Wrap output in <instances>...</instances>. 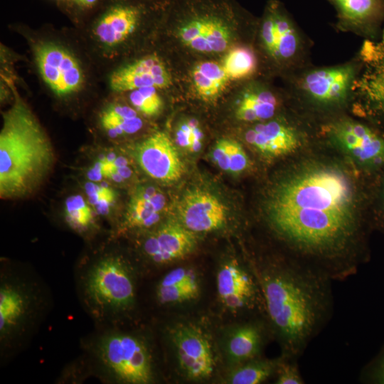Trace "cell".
Returning <instances> with one entry per match:
<instances>
[{
	"label": "cell",
	"instance_id": "6da1fadb",
	"mask_svg": "<svg viewBox=\"0 0 384 384\" xmlns=\"http://www.w3.org/2000/svg\"><path fill=\"white\" fill-rule=\"evenodd\" d=\"M266 210L285 241L321 259L341 257L358 230L353 182L334 164H309L286 176L271 191Z\"/></svg>",
	"mask_w": 384,
	"mask_h": 384
},
{
	"label": "cell",
	"instance_id": "7a4b0ae2",
	"mask_svg": "<svg viewBox=\"0 0 384 384\" xmlns=\"http://www.w3.org/2000/svg\"><path fill=\"white\" fill-rule=\"evenodd\" d=\"M329 274L295 264L261 272L268 316L287 358L295 357L318 332L329 312Z\"/></svg>",
	"mask_w": 384,
	"mask_h": 384
},
{
	"label": "cell",
	"instance_id": "3957f363",
	"mask_svg": "<svg viewBox=\"0 0 384 384\" xmlns=\"http://www.w3.org/2000/svg\"><path fill=\"white\" fill-rule=\"evenodd\" d=\"M139 272L122 252L100 247L76 263V297L94 326L128 324L137 307Z\"/></svg>",
	"mask_w": 384,
	"mask_h": 384
},
{
	"label": "cell",
	"instance_id": "277c9868",
	"mask_svg": "<svg viewBox=\"0 0 384 384\" xmlns=\"http://www.w3.org/2000/svg\"><path fill=\"white\" fill-rule=\"evenodd\" d=\"M52 144L26 104L16 97L3 114L0 132V197L26 196L42 183L54 163Z\"/></svg>",
	"mask_w": 384,
	"mask_h": 384
},
{
	"label": "cell",
	"instance_id": "5b68a950",
	"mask_svg": "<svg viewBox=\"0 0 384 384\" xmlns=\"http://www.w3.org/2000/svg\"><path fill=\"white\" fill-rule=\"evenodd\" d=\"M53 306L52 292L31 267L2 260L0 266V365L30 346Z\"/></svg>",
	"mask_w": 384,
	"mask_h": 384
},
{
	"label": "cell",
	"instance_id": "8992f818",
	"mask_svg": "<svg viewBox=\"0 0 384 384\" xmlns=\"http://www.w3.org/2000/svg\"><path fill=\"white\" fill-rule=\"evenodd\" d=\"M128 324L94 326L81 337L80 353L103 384H149L155 380L154 355L146 335Z\"/></svg>",
	"mask_w": 384,
	"mask_h": 384
},
{
	"label": "cell",
	"instance_id": "52a82bcc",
	"mask_svg": "<svg viewBox=\"0 0 384 384\" xmlns=\"http://www.w3.org/2000/svg\"><path fill=\"white\" fill-rule=\"evenodd\" d=\"M361 68L356 53L344 62L330 65L313 63L282 78L289 106L300 114L320 116L322 122L351 107L353 88ZM321 122V123H322Z\"/></svg>",
	"mask_w": 384,
	"mask_h": 384
},
{
	"label": "cell",
	"instance_id": "ba28073f",
	"mask_svg": "<svg viewBox=\"0 0 384 384\" xmlns=\"http://www.w3.org/2000/svg\"><path fill=\"white\" fill-rule=\"evenodd\" d=\"M257 37L265 60L281 78L312 63V41L278 0L267 2Z\"/></svg>",
	"mask_w": 384,
	"mask_h": 384
},
{
	"label": "cell",
	"instance_id": "9c48e42d",
	"mask_svg": "<svg viewBox=\"0 0 384 384\" xmlns=\"http://www.w3.org/2000/svg\"><path fill=\"white\" fill-rule=\"evenodd\" d=\"M169 0H105L86 21L94 42L105 53L119 48L153 14L164 9Z\"/></svg>",
	"mask_w": 384,
	"mask_h": 384
},
{
	"label": "cell",
	"instance_id": "30bf717a",
	"mask_svg": "<svg viewBox=\"0 0 384 384\" xmlns=\"http://www.w3.org/2000/svg\"><path fill=\"white\" fill-rule=\"evenodd\" d=\"M38 73L49 90L66 99L81 92L87 76L82 63L65 45L55 41H41L33 47Z\"/></svg>",
	"mask_w": 384,
	"mask_h": 384
},
{
	"label": "cell",
	"instance_id": "8fae6325",
	"mask_svg": "<svg viewBox=\"0 0 384 384\" xmlns=\"http://www.w3.org/2000/svg\"><path fill=\"white\" fill-rule=\"evenodd\" d=\"M321 132L359 164L384 163V138L368 125L343 113L320 124Z\"/></svg>",
	"mask_w": 384,
	"mask_h": 384
},
{
	"label": "cell",
	"instance_id": "7c38bea8",
	"mask_svg": "<svg viewBox=\"0 0 384 384\" xmlns=\"http://www.w3.org/2000/svg\"><path fill=\"white\" fill-rule=\"evenodd\" d=\"M279 114L253 124L245 132V140L261 154L270 158L289 154L301 147L308 135L302 114Z\"/></svg>",
	"mask_w": 384,
	"mask_h": 384
},
{
	"label": "cell",
	"instance_id": "4fadbf2b",
	"mask_svg": "<svg viewBox=\"0 0 384 384\" xmlns=\"http://www.w3.org/2000/svg\"><path fill=\"white\" fill-rule=\"evenodd\" d=\"M357 54L361 68L354 82L351 107L384 115V31L380 40L365 39Z\"/></svg>",
	"mask_w": 384,
	"mask_h": 384
},
{
	"label": "cell",
	"instance_id": "5bb4252c",
	"mask_svg": "<svg viewBox=\"0 0 384 384\" xmlns=\"http://www.w3.org/2000/svg\"><path fill=\"white\" fill-rule=\"evenodd\" d=\"M196 242L193 232L181 223L169 220L144 235L140 250L144 261L159 267L184 257L192 252Z\"/></svg>",
	"mask_w": 384,
	"mask_h": 384
},
{
	"label": "cell",
	"instance_id": "9a60e30c",
	"mask_svg": "<svg viewBox=\"0 0 384 384\" xmlns=\"http://www.w3.org/2000/svg\"><path fill=\"white\" fill-rule=\"evenodd\" d=\"M141 169L151 178L170 183L179 180L184 167L170 137L157 132L138 144L134 150Z\"/></svg>",
	"mask_w": 384,
	"mask_h": 384
},
{
	"label": "cell",
	"instance_id": "2e32d148",
	"mask_svg": "<svg viewBox=\"0 0 384 384\" xmlns=\"http://www.w3.org/2000/svg\"><path fill=\"white\" fill-rule=\"evenodd\" d=\"M178 363L185 375L191 380L210 376L214 361L211 346L203 332L191 325H180L170 331Z\"/></svg>",
	"mask_w": 384,
	"mask_h": 384
},
{
	"label": "cell",
	"instance_id": "e0dca14e",
	"mask_svg": "<svg viewBox=\"0 0 384 384\" xmlns=\"http://www.w3.org/2000/svg\"><path fill=\"white\" fill-rule=\"evenodd\" d=\"M336 11V31L367 40L376 36L384 22V0H326Z\"/></svg>",
	"mask_w": 384,
	"mask_h": 384
},
{
	"label": "cell",
	"instance_id": "ac0fdd59",
	"mask_svg": "<svg viewBox=\"0 0 384 384\" xmlns=\"http://www.w3.org/2000/svg\"><path fill=\"white\" fill-rule=\"evenodd\" d=\"M289 105L285 90L276 89L267 82L250 80L241 90L235 115L239 121L256 124L269 120Z\"/></svg>",
	"mask_w": 384,
	"mask_h": 384
},
{
	"label": "cell",
	"instance_id": "d6986e66",
	"mask_svg": "<svg viewBox=\"0 0 384 384\" xmlns=\"http://www.w3.org/2000/svg\"><path fill=\"white\" fill-rule=\"evenodd\" d=\"M177 211L181 224L193 233L218 230L227 220L224 204L215 195L200 188L185 193Z\"/></svg>",
	"mask_w": 384,
	"mask_h": 384
},
{
	"label": "cell",
	"instance_id": "ffe728a7",
	"mask_svg": "<svg viewBox=\"0 0 384 384\" xmlns=\"http://www.w3.org/2000/svg\"><path fill=\"white\" fill-rule=\"evenodd\" d=\"M109 82L112 90L124 92L149 87L166 88L171 85V77L163 61L149 55L116 69Z\"/></svg>",
	"mask_w": 384,
	"mask_h": 384
},
{
	"label": "cell",
	"instance_id": "44dd1931",
	"mask_svg": "<svg viewBox=\"0 0 384 384\" xmlns=\"http://www.w3.org/2000/svg\"><path fill=\"white\" fill-rule=\"evenodd\" d=\"M166 206V197L158 188L151 185L138 186L132 194L117 233L147 230L159 222Z\"/></svg>",
	"mask_w": 384,
	"mask_h": 384
},
{
	"label": "cell",
	"instance_id": "7402d4cb",
	"mask_svg": "<svg viewBox=\"0 0 384 384\" xmlns=\"http://www.w3.org/2000/svg\"><path fill=\"white\" fill-rule=\"evenodd\" d=\"M216 282L218 296L226 307L238 310L255 305L257 286L252 276L237 262L223 265L218 272Z\"/></svg>",
	"mask_w": 384,
	"mask_h": 384
},
{
	"label": "cell",
	"instance_id": "603a6c76",
	"mask_svg": "<svg viewBox=\"0 0 384 384\" xmlns=\"http://www.w3.org/2000/svg\"><path fill=\"white\" fill-rule=\"evenodd\" d=\"M100 124L110 137L118 138L137 133L142 129L143 122L134 108L110 103L101 111Z\"/></svg>",
	"mask_w": 384,
	"mask_h": 384
},
{
	"label": "cell",
	"instance_id": "cb8c5ba5",
	"mask_svg": "<svg viewBox=\"0 0 384 384\" xmlns=\"http://www.w3.org/2000/svg\"><path fill=\"white\" fill-rule=\"evenodd\" d=\"M63 215L66 225L87 240H93L98 234L97 214L85 196L80 194L68 196L64 203Z\"/></svg>",
	"mask_w": 384,
	"mask_h": 384
},
{
	"label": "cell",
	"instance_id": "d4e9b609",
	"mask_svg": "<svg viewBox=\"0 0 384 384\" xmlns=\"http://www.w3.org/2000/svg\"><path fill=\"white\" fill-rule=\"evenodd\" d=\"M86 175L90 181L119 184L131 178L132 170L126 157L110 151L102 152L95 158Z\"/></svg>",
	"mask_w": 384,
	"mask_h": 384
},
{
	"label": "cell",
	"instance_id": "484cf974",
	"mask_svg": "<svg viewBox=\"0 0 384 384\" xmlns=\"http://www.w3.org/2000/svg\"><path fill=\"white\" fill-rule=\"evenodd\" d=\"M192 80L198 95L208 101L218 97L230 80L222 64L213 61L201 62L195 65Z\"/></svg>",
	"mask_w": 384,
	"mask_h": 384
},
{
	"label": "cell",
	"instance_id": "4316f807",
	"mask_svg": "<svg viewBox=\"0 0 384 384\" xmlns=\"http://www.w3.org/2000/svg\"><path fill=\"white\" fill-rule=\"evenodd\" d=\"M262 343L261 329L255 324H247L234 330L228 342V353L235 362H244L255 358Z\"/></svg>",
	"mask_w": 384,
	"mask_h": 384
},
{
	"label": "cell",
	"instance_id": "83f0119b",
	"mask_svg": "<svg viewBox=\"0 0 384 384\" xmlns=\"http://www.w3.org/2000/svg\"><path fill=\"white\" fill-rule=\"evenodd\" d=\"M230 80L251 79L257 72L259 59L250 46H240L230 50L222 63Z\"/></svg>",
	"mask_w": 384,
	"mask_h": 384
},
{
	"label": "cell",
	"instance_id": "f1b7e54d",
	"mask_svg": "<svg viewBox=\"0 0 384 384\" xmlns=\"http://www.w3.org/2000/svg\"><path fill=\"white\" fill-rule=\"evenodd\" d=\"M85 198L97 215L109 216L117 203V193L107 181L85 183Z\"/></svg>",
	"mask_w": 384,
	"mask_h": 384
},
{
	"label": "cell",
	"instance_id": "f546056e",
	"mask_svg": "<svg viewBox=\"0 0 384 384\" xmlns=\"http://www.w3.org/2000/svg\"><path fill=\"white\" fill-rule=\"evenodd\" d=\"M278 363L268 360L249 361L236 368L230 374L229 381L233 384L261 383L275 372Z\"/></svg>",
	"mask_w": 384,
	"mask_h": 384
},
{
	"label": "cell",
	"instance_id": "4dcf8cb0",
	"mask_svg": "<svg viewBox=\"0 0 384 384\" xmlns=\"http://www.w3.org/2000/svg\"><path fill=\"white\" fill-rule=\"evenodd\" d=\"M199 294L197 282L166 287H154V297L157 304L167 305L196 298Z\"/></svg>",
	"mask_w": 384,
	"mask_h": 384
},
{
	"label": "cell",
	"instance_id": "1f68e13d",
	"mask_svg": "<svg viewBox=\"0 0 384 384\" xmlns=\"http://www.w3.org/2000/svg\"><path fill=\"white\" fill-rule=\"evenodd\" d=\"M129 99L137 111L148 117L157 115L163 107L162 99L156 87H143L130 91Z\"/></svg>",
	"mask_w": 384,
	"mask_h": 384
},
{
	"label": "cell",
	"instance_id": "d6a6232c",
	"mask_svg": "<svg viewBox=\"0 0 384 384\" xmlns=\"http://www.w3.org/2000/svg\"><path fill=\"white\" fill-rule=\"evenodd\" d=\"M203 139V131L195 119L185 120L176 129L177 144L191 152H197L201 149Z\"/></svg>",
	"mask_w": 384,
	"mask_h": 384
},
{
	"label": "cell",
	"instance_id": "836d02e7",
	"mask_svg": "<svg viewBox=\"0 0 384 384\" xmlns=\"http://www.w3.org/2000/svg\"><path fill=\"white\" fill-rule=\"evenodd\" d=\"M90 373L84 356L80 353L67 363L54 380L55 384H82L90 378Z\"/></svg>",
	"mask_w": 384,
	"mask_h": 384
},
{
	"label": "cell",
	"instance_id": "e575fe53",
	"mask_svg": "<svg viewBox=\"0 0 384 384\" xmlns=\"http://www.w3.org/2000/svg\"><path fill=\"white\" fill-rule=\"evenodd\" d=\"M105 0H65L58 6L72 19L86 22L100 8Z\"/></svg>",
	"mask_w": 384,
	"mask_h": 384
},
{
	"label": "cell",
	"instance_id": "d590c367",
	"mask_svg": "<svg viewBox=\"0 0 384 384\" xmlns=\"http://www.w3.org/2000/svg\"><path fill=\"white\" fill-rule=\"evenodd\" d=\"M197 281V277L191 269L178 267L164 275L155 287H166Z\"/></svg>",
	"mask_w": 384,
	"mask_h": 384
},
{
	"label": "cell",
	"instance_id": "8d00e7d4",
	"mask_svg": "<svg viewBox=\"0 0 384 384\" xmlns=\"http://www.w3.org/2000/svg\"><path fill=\"white\" fill-rule=\"evenodd\" d=\"M230 172L240 174L250 166V159L246 152L238 142L230 139Z\"/></svg>",
	"mask_w": 384,
	"mask_h": 384
},
{
	"label": "cell",
	"instance_id": "74e56055",
	"mask_svg": "<svg viewBox=\"0 0 384 384\" xmlns=\"http://www.w3.org/2000/svg\"><path fill=\"white\" fill-rule=\"evenodd\" d=\"M277 384H302L304 380L295 362L282 361L277 367Z\"/></svg>",
	"mask_w": 384,
	"mask_h": 384
},
{
	"label": "cell",
	"instance_id": "f35d334b",
	"mask_svg": "<svg viewBox=\"0 0 384 384\" xmlns=\"http://www.w3.org/2000/svg\"><path fill=\"white\" fill-rule=\"evenodd\" d=\"M229 139H219L212 150V159L222 170L230 171Z\"/></svg>",
	"mask_w": 384,
	"mask_h": 384
},
{
	"label": "cell",
	"instance_id": "ab89813d",
	"mask_svg": "<svg viewBox=\"0 0 384 384\" xmlns=\"http://www.w3.org/2000/svg\"><path fill=\"white\" fill-rule=\"evenodd\" d=\"M373 377L376 382L384 383V352L376 363Z\"/></svg>",
	"mask_w": 384,
	"mask_h": 384
},
{
	"label": "cell",
	"instance_id": "60d3db41",
	"mask_svg": "<svg viewBox=\"0 0 384 384\" xmlns=\"http://www.w3.org/2000/svg\"><path fill=\"white\" fill-rule=\"evenodd\" d=\"M56 1L58 6H60L62 3H63L65 0H54Z\"/></svg>",
	"mask_w": 384,
	"mask_h": 384
}]
</instances>
